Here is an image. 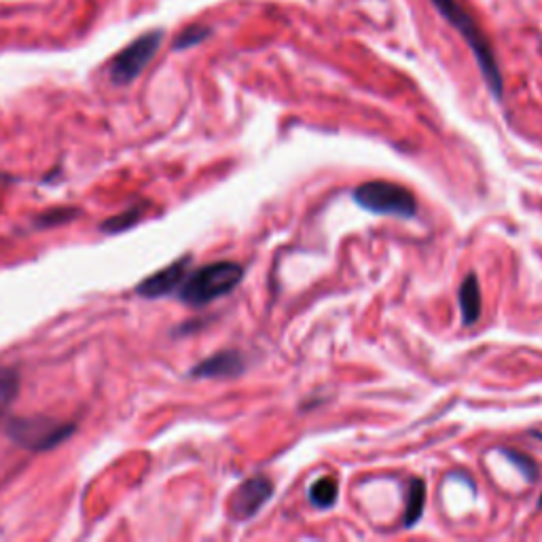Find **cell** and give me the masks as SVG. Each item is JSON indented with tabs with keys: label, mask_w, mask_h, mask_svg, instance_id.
Instances as JSON below:
<instances>
[{
	"label": "cell",
	"mask_w": 542,
	"mask_h": 542,
	"mask_svg": "<svg viewBox=\"0 0 542 542\" xmlns=\"http://www.w3.org/2000/svg\"><path fill=\"white\" fill-rule=\"evenodd\" d=\"M430 3L437 7V11L443 15V20L449 26H454L456 32L466 41V45L471 47L487 87H490V92L494 94L496 100H502L504 85H502V75H500L496 53H494L490 41H487V36L483 34L481 26L471 15V11H468L464 5H460L458 0H430Z\"/></svg>",
	"instance_id": "1"
},
{
	"label": "cell",
	"mask_w": 542,
	"mask_h": 542,
	"mask_svg": "<svg viewBox=\"0 0 542 542\" xmlns=\"http://www.w3.org/2000/svg\"><path fill=\"white\" fill-rule=\"evenodd\" d=\"M244 278V267L233 261H216L191 271L178 288V299L191 307H204L229 295Z\"/></svg>",
	"instance_id": "2"
},
{
	"label": "cell",
	"mask_w": 542,
	"mask_h": 542,
	"mask_svg": "<svg viewBox=\"0 0 542 542\" xmlns=\"http://www.w3.org/2000/svg\"><path fill=\"white\" fill-rule=\"evenodd\" d=\"M9 439L28 451H49L75 435V424L47 418V415H26L15 418L7 426Z\"/></svg>",
	"instance_id": "3"
},
{
	"label": "cell",
	"mask_w": 542,
	"mask_h": 542,
	"mask_svg": "<svg viewBox=\"0 0 542 542\" xmlns=\"http://www.w3.org/2000/svg\"><path fill=\"white\" fill-rule=\"evenodd\" d=\"M352 197L360 208L373 214L411 219L418 212V202H415L413 193L401 185L388 183V180H371V183L360 185Z\"/></svg>",
	"instance_id": "4"
},
{
	"label": "cell",
	"mask_w": 542,
	"mask_h": 542,
	"mask_svg": "<svg viewBox=\"0 0 542 542\" xmlns=\"http://www.w3.org/2000/svg\"><path fill=\"white\" fill-rule=\"evenodd\" d=\"M161 41H164V30H151L119 51L111 66H108L111 81L115 85H130L136 81L142 75V70L157 56Z\"/></svg>",
	"instance_id": "5"
},
{
	"label": "cell",
	"mask_w": 542,
	"mask_h": 542,
	"mask_svg": "<svg viewBox=\"0 0 542 542\" xmlns=\"http://www.w3.org/2000/svg\"><path fill=\"white\" fill-rule=\"evenodd\" d=\"M274 496V481L265 475L246 479L229 498V515L238 521L255 517Z\"/></svg>",
	"instance_id": "6"
},
{
	"label": "cell",
	"mask_w": 542,
	"mask_h": 542,
	"mask_svg": "<svg viewBox=\"0 0 542 542\" xmlns=\"http://www.w3.org/2000/svg\"><path fill=\"white\" fill-rule=\"evenodd\" d=\"M189 265H191V259L183 257V259H178L176 263L159 269L157 274L144 278L136 286V293L144 299H159V297H166V295L178 291L180 284H183V280L187 278Z\"/></svg>",
	"instance_id": "7"
},
{
	"label": "cell",
	"mask_w": 542,
	"mask_h": 542,
	"mask_svg": "<svg viewBox=\"0 0 542 542\" xmlns=\"http://www.w3.org/2000/svg\"><path fill=\"white\" fill-rule=\"evenodd\" d=\"M244 371V358L240 352H219L191 369V377H233Z\"/></svg>",
	"instance_id": "8"
},
{
	"label": "cell",
	"mask_w": 542,
	"mask_h": 542,
	"mask_svg": "<svg viewBox=\"0 0 542 542\" xmlns=\"http://www.w3.org/2000/svg\"><path fill=\"white\" fill-rule=\"evenodd\" d=\"M460 310L464 324H475L481 316V291L475 274H468L460 286Z\"/></svg>",
	"instance_id": "9"
},
{
	"label": "cell",
	"mask_w": 542,
	"mask_h": 542,
	"mask_svg": "<svg viewBox=\"0 0 542 542\" xmlns=\"http://www.w3.org/2000/svg\"><path fill=\"white\" fill-rule=\"evenodd\" d=\"M426 504V485L422 479H413L409 483V496H407V511H405V528H413L415 523L422 519Z\"/></svg>",
	"instance_id": "10"
},
{
	"label": "cell",
	"mask_w": 542,
	"mask_h": 542,
	"mask_svg": "<svg viewBox=\"0 0 542 542\" xmlns=\"http://www.w3.org/2000/svg\"><path fill=\"white\" fill-rule=\"evenodd\" d=\"M17 394H20V373L13 367L0 365V418L9 411Z\"/></svg>",
	"instance_id": "11"
},
{
	"label": "cell",
	"mask_w": 542,
	"mask_h": 542,
	"mask_svg": "<svg viewBox=\"0 0 542 542\" xmlns=\"http://www.w3.org/2000/svg\"><path fill=\"white\" fill-rule=\"evenodd\" d=\"M339 485L333 477H322L310 487V500L318 509H331L337 502Z\"/></svg>",
	"instance_id": "12"
},
{
	"label": "cell",
	"mask_w": 542,
	"mask_h": 542,
	"mask_svg": "<svg viewBox=\"0 0 542 542\" xmlns=\"http://www.w3.org/2000/svg\"><path fill=\"white\" fill-rule=\"evenodd\" d=\"M142 214H144V206H134V208L125 210V212H121L117 216H111V219H108L100 229L104 233H121L125 229L134 227L142 219Z\"/></svg>",
	"instance_id": "13"
},
{
	"label": "cell",
	"mask_w": 542,
	"mask_h": 542,
	"mask_svg": "<svg viewBox=\"0 0 542 542\" xmlns=\"http://www.w3.org/2000/svg\"><path fill=\"white\" fill-rule=\"evenodd\" d=\"M212 34L210 28L206 26H189L185 28L183 32H180L176 36V41H174V49L176 51H183V49H189V47H195V45H200L204 43L208 36Z\"/></svg>",
	"instance_id": "14"
},
{
	"label": "cell",
	"mask_w": 542,
	"mask_h": 542,
	"mask_svg": "<svg viewBox=\"0 0 542 542\" xmlns=\"http://www.w3.org/2000/svg\"><path fill=\"white\" fill-rule=\"evenodd\" d=\"M502 454L509 458V462H513L519 468V473L523 477H526V481H534L536 479L538 466L528 456H523V454H519V451H513V449H502Z\"/></svg>",
	"instance_id": "15"
},
{
	"label": "cell",
	"mask_w": 542,
	"mask_h": 542,
	"mask_svg": "<svg viewBox=\"0 0 542 542\" xmlns=\"http://www.w3.org/2000/svg\"><path fill=\"white\" fill-rule=\"evenodd\" d=\"M77 214V210H66V208H60V210H49L45 214H41L39 219H36V225L39 227H56V225H62V223H68L72 216Z\"/></svg>",
	"instance_id": "16"
},
{
	"label": "cell",
	"mask_w": 542,
	"mask_h": 542,
	"mask_svg": "<svg viewBox=\"0 0 542 542\" xmlns=\"http://www.w3.org/2000/svg\"><path fill=\"white\" fill-rule=\"evenodd\" d=\"M538 509L542 511V496H540V500H538Z\"/></svg>",
	"instance_id": "17"
}]
</instances>
